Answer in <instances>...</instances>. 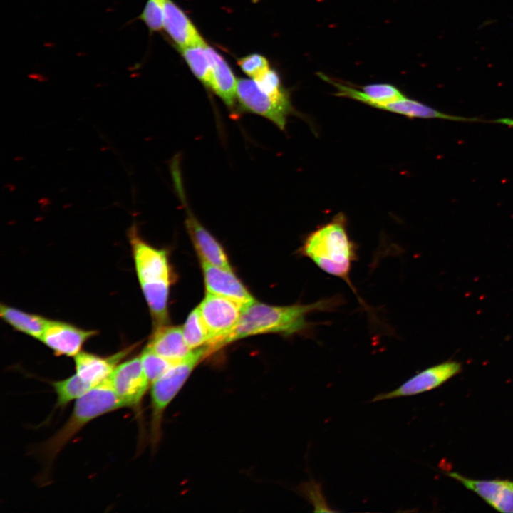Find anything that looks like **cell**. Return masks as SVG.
<instances>
[{
	"mask_svg": "<svg viewBox=\"0 0 513 513\" xmlns=\"http://www.w3.org/2000/svg\"><path fill=\"white\" fill-rule=\"evenodd\" d=\"M340 296L324 298L309 304L272 306L255 300L244 306L239 321L225 344L261 333H279L286 336L309 334L314 324L307 316L316 311H330L340 306Z\"/></svg>",
	"mask_w": 513,
	"mask_h": 513,
	"instance_id": "6da1fadb",
	"label": "cell"
},
{
	"mask_svg": "<svg viewBox=\"0 0 513 513\" xmlns=\"http://www.w3.org/2000/svg\"><path fill=\"white\" fill-rule=\"evenodd\" d=\"M346 222L343 214H338L310 232L299 252L323 271L343 280L358 297L350 278L353 263L358 259V246L349 237Z\"/></svg>",
	"mask_w": 513,
	"mask_h": 513,
	"instance_id": "7a4b0ae2",
	"label": "cell"
},
{
	"mask_svg": "<svg viewBox=\"0 0 513 513\" xmlns=\"http://www.w3.org/2000/svg\"><path fill=\"white\" fill-rule=\"evenodd\" d=\"M130 241L138 278L150 313L157 327L164 326L171 283L166 252L152 247L133 232Z\"/></svg>",
	"mask_w": 513,
	"mask_h": 513,
	"instance_id": "3957f363",
	"label": "cell"
},
{
	"mask_svg": "<svg viewBox=\"0 0 513 513\" xmlns=\"http://www.w3.org/2000/svg\"><path fill=\"white\" fill-rule=\"evenodd\" d=\"M125 408L108 380L93 388L78 398L71 414L64 425L42 445L43 456L53 460L66 444L88 423L94 419Z\"/></svg>",
	"mask_w": 513,
	"mask_h": 513,
	"instance_id": "277c9868",
	"label": "cell"
},
{
	"mask_svg": "<svg viewBox=\"0 0 513 513\" xmlns=\"http://www.w3.org/2000/svg\"><path fill=\"white\" fill-rule=\"evenodd\" d=\"M210 353L207 346L192 349L184 358L173 364L151 384L152 434L158 435L162 414L182 387L195 366Z\"/></svg>",
	"mask_w": 513,
	"mask_h": 513,
	"instance_id": "5b68a950",
	"label": "cell"
},
{
	"mask_svg": "<svg viewBox=\"0 0 513 513\" xmlns=\"http://www.w3.org/2000/svg\"><path fill=\"white\" fill-rule=\"evenodd\" d=\"M197 308L209 334L210 351L225 345L239 321L242 306L228 298L207 293Z\"/></svg>",
	"mask_w": 513,
	"mask_h": 513,
	"instance_id": "8992f818",
	"label": "cell"
},
{
	"mask_svg": "<svg viewBox=\"0 0 513 513\" xmlns=\"http://www.w3.org/2000/svg\"><path fill=\"white\" fill-rule=\"evenodd\" d=\"M237 98L244 110L260 115L284 130L292 111L289 96L273 97L262 90L253 78H241L237 81Z\"/></svg>",
	"mask_w": 513,
	"mask_h": 513,
	"instance_id": "52a82bcc",
	"label": "cell"
},
{
	"mask_svg": "<svg viewBox=\"0 0 513 513\" xmlns=\"http://www.w3.org/2000/svg\"><path fill=\"white\" fill-rule=\"evenodd\" d=\"M108 383L125 408L138 409L150 383L142 367L140 356L119 363Z\"/></svg>",
	"mask_w": 513,
	"mask_h": 513,
	"instance_id": "ba28073f",
	"label": "cell"
},
{
	"mask_svg": "<svg viewBox=\"0 0 513 513\" xmlns=\"http://www.w3.org/2000/svg\"><path fill=\"white\" fill-rule=\"evenodd\" d=\"M462 371V364L446 361L418 373L396 389L375 395L371 402L418 395L438 388Z\"/></svg>",
	"mask_w": 513,
	"mask_h": 513,
	"instance_id": "9c48e42d",
	"label": "cell"
},
{
	"mask_svg": "<svg viewBox=\"0 0 513 513\" xmlns=\"http://www.w3.org/2000/svg\"><path fill=\"white\" fill-rule=\"evenodd\" d=\"M447 475L474 492L498 512L513 513V481L509 480H474L457 472Z\"/></svg>",
	"mask_w": 513,
	"mask_h": 513,
	"instance_id": "30bf717a",
	"label": "cell"
},
{
	"mask_svg": "<svg viewBox=\"0 0 513 513\" xmlns=\"http://www.w3.org/2000/svg\"><path fill=\"white\" fill-rule=\"evenodd\" d=\"M207 292L232 299L242 307L254 299L242 281L227 269L201 261Z\"/></svg>",
	"mask_w": 513,
	"mask_h": 513,
	"instance_id": "8fae6325",
	"label": "cell"
},
{
	"mask_svg": "<svg viewBox=\"0 0 513 513\" xmlns=\"http://www.w3.org/2000/svg\"><path fill=\"white\" fill-rule=\"evenodd\" d=\"M96 333L60 321H48L40 341L57 356H75L84 343Z\"/></svg>",
	"mask_w": 513,
	"mask_h": 513,
	"instance_id": "7c38bea8",
	"label": "cell"
},
{
	"mask_svg": "<svg viewBox=\"0 0 513 513\" xmlns=\"http://www.w3.org/2000/svg\"><path fill=\"white\" fill-rule=\"evenodd\" d=\"M126 348L109 357L79 352L74 356L76 373L85 382L96 387L108 380L115 368L130 352Z\"/></svg>",
	"mask_w": 513,
	"mask_h": 513,
	"instance_id": "4fadbf2b",
	"label": "cell"
},
{
	"mask_svg": "<svg viewBox=\"0 0 513 513\" xmlns=\"http://www.w3.org/2000/svg\"><path fill=\"white\" fill-rule=\"evenodd\" d=\"M319 76L336 88V95L349 98L378 109L405 97L396 87L388 83L369 84L363 86L360 90L331 79L325 74L319 73Z\"/></svg>",
	"mask_w": 513,
	"mask_h": 513,
	"instance_id": "5bb4252c",
	"label": "cell"
},
{
	"mask_svg": "<svg viewBox=\"0 0 513 513\" xmlns=\"http://www.w3.org/2000/svg\"><path fill=\"white\" fill-rule=\"evenodd\" d=\"M163 28L180 48L205 43L185 13L172 0H165Z\"/></svg>",
	"mask_w": 513,
	"mask_h": 513,
	"instance_id": "9a60e30c",
	"label": "cell"
},
{
	"mask_svg": "<svg viewBox=\"0 0 513 513\" xmlns=\"http://www.w3.org/2000/svg\"><path fill=\"white\" fill-rule=\"evenodd\" d=\"M187 208L186 224L200 254L201 261L227 269H232L227 256L218 241L198 222Z\"/></svg>",
	"mask_w": 513,
	"mask_h": 513,
	"instance_id": "2e32d148",
	"label": "cell"
},
{
	"mask_svg": "<svg viewBox=\"0 0 513 513\" xmlns=\"http://www.w3.org/2000/svg\"><path fill=\"white\" fill-rule=\"evenodd\" d=\"M205 48L211 66L209 87L232 108L237 98V81L224 58L207 44Z\"/></svg>",
	"mask_w": 513,
	"mask_h": 513,
	"instance_id": "e0dca14e",
	"label": "cell"
},
{
	"mask_svg": "<svg viewBox=\"0 0 513 513\" xmlns=\"http://www.w3.org/2000/svg\"><path fill=\"white\" fill-rule=\"evenodd\" d=\"M147 348L173 363L181 361L192 350L186 343L180 327L165 325L157 327Z\"/></svg>",
	"mask_w": 513,
	"mask_h": 513,
	"instance_id": "ac0fdd59",
	"label": "cell"
},
{
	"mask_svg": "<svg viewBox=\"0 0 513 513\" xmlns=\"http://www.w3.org/2000/svg\"><path fill=\"white\" fill-rule=\"evenodd\" d=\"M1 318L15 329L40 340L43 336L48 320L8 306L0 307Z\"/></svg>",
	"mask_w": 513,
	"mask_h": 513,
	"instance_id": "d6986e66",
	"label": "cell"
},
{
	"mask_svg": "<svg viewBox=\"0 0 513 513\" xmlns=\"http://www.w3.org/2000/svg\"><path fill=\"white\" fill-rule=\"evenodd\" d=\"M51 385L56 395V405L61 408L74 400H76L93 388L76 373L63 380L53 381Z\"/></svg>",
	"mask_w": 513,
	"mask_h": 513,
	"instance_id": "ffe728a7",
	"label": "cell"
},
{
	"mask_svg": "<svg viewBox=\"0 0 513 513\" xmlns=\"http://www.w3.org/2000/svg\"><path fill=\"white\" fill-rule=\"evenodd\" d=\"M206 43L180 48L194 75L209 87L211 66L206 51Z\"/></svg>",
	"mask_w": 513,
	"mask_h": 513,
	"instance_id": "44dd1931",
	"label": "cell"
},
{
	"mask_svg": "<svg viewBox=\"0 0 513 513\" xmlns=\"http://www.w3.org/2000/svg\"><path fill=\"white\" fill-rule=\"evenodd\" d=\"M182 330L185 341L191 349L208 346L209 334L198 308L190 312Z\"/></svg>",
	"mask_w": 513,
	"mask_h": 513,
	"instance_id": "7402d4cb",
	"label": "cell"
},
{
	"mask_svg": "<svg viewBox=\"0 0 513 513\" xmlns=\"http://www.w3.org/2000/svg\"><path fill=\"white\" fill-rule=\"evenodd\" d=\"M140 356L145 373L151 384L175 363L157 355L147 347Z\"/></svg>",
	"mask_w": 513,
	"mask_h": 513,
	"instance_id": "603a6c76",
	"label": "cell"
},
{
	"mask_svg": "<svg viewBox=\"0 0 513 513\" xmlns=\"http://www.w3.org/2000/svg\"><path fill=\"white\" fill-rule=\"evenodd\" d=\"M165 2V0H147L138 17L150 32H158L163 28Z\"/></svg>",
	"mask_w": 513,
	"mask_h": 513,
	"instance_id": "cb8c5ba5",
	"label": "cell"
},
{
	"mask_svg": "<svg viewBox=\"0 0 513 513\" xmlns=\"http://www.w3.org/2000/svg\"><path fill=\"white\" fill-rule=\"evenodd\" d=\"M254 80L262 90L273 97L284 98L289 96L281 87L279 75L271 68H269Z\"/></svg>",
	"mask_w": 513,
	"mask_h": 513,
	"instance_id": "d4e9b609",
	"label": "cell"
},
{
	"mask_svg": "<svg viewBox=\"0 0 513 513\" xmlns=\"http://www.w3.org/2000/svg\"><path fill=\"white\" fill-rule=\"evenodd\" d=\"M240 68L251 78H256L269 68L267 59L258 53L246 56L238 61Z\"/></svg>",
	"mask_w": 513,
	"mask_h": 513,
	"instance_id": "484cf974",
	"label": "cell"
}]
</instances>
